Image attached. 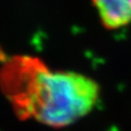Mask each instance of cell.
<instances>
[{
  "label": "cell",
  "instance_id": "6da1fadb",
  "mask_svg": "<svg viewBox=\"0 0 131 131\" xmlns=\"http://www.w3.org/2000/svg\"><path fill=\"white\" fill-rule=\"evenodd\" d=\"M0 88L17 117L53 128L85 117L100 97V86L92 78L73 71H52L40 58L23 54L2 63Z\"/></svg>",
  "mask_w": 131,
  "mask_h": 131
},
{
  "label": "cell",
  "instance_id": "7a4b0ae2",
  "mask_svg": "<svg viewBox=\"0 0 131 131\" xmlns=\"http://www.w3.org/2000/svg\"><path fill=\"white\" fill-rule=\"evenodd\" d=\"M100 23L108 30L131 24V0H91Z\"/></svg>",
  "mask_w": 131,
  "mask_h": 131
}]
</instances>
